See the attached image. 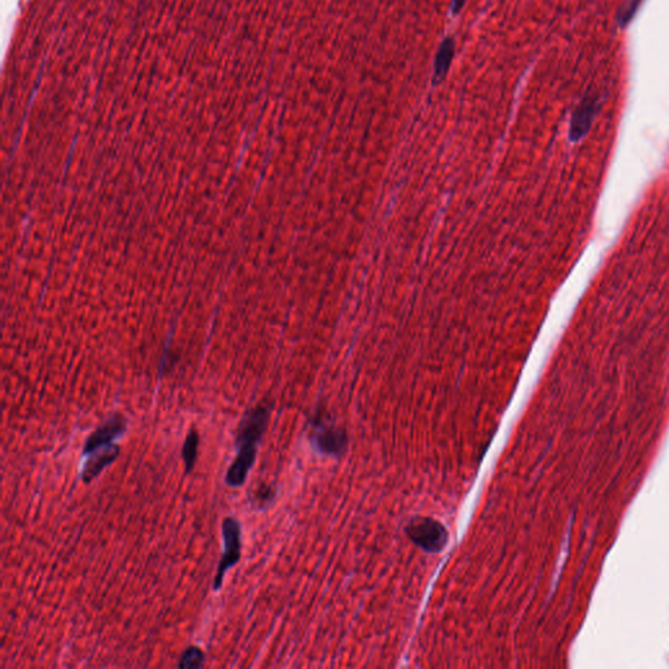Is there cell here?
Here are the masks:
<instances>
[{
	"label": "cell",
	"mask_w": 669,
	"mask_h": 669,
	"mask_svg": "<svg viewBox=\"0 0 669 669\" xmlns=\"http://www.w3.org/2000/svg\"><path fill=\"white\" fill-rule=\"evenodd\" d=\"M206 663V655L202 651V648L191 646L186 648V651L182 654L181 660L178 663L180 668H202Z\"/></svg>",
	"instance_id": "cell-10"
},
{
	"label": "cell",
	"mask_w": 669,
	"mask_h": 669,
	"mask_svg": "<svg viewBox=\"0 0 669 669\" xmlns=\"http://www.w3.org/2000/svg\"><path fill=\"white\" fill-rule=\"evenodd\" d=\"M464 3H465V0H454V1H452V7H451L452 14H459L460 10H461V8H463V5H464Z\"/></svg>",
	"instance_id": "cell-13"
},
{
	"label": "cell",
	"mask_w": 669,
	"mask_h": 669,
	"mask_svg": "<svg viewBox=\"0 0 669 669\" xmlns=\"http://www.w3.org/2000/svg\"><path fill=\"white\" fill-rule=\"evenodd\" d=\"M455 54V42L452 38H446L441 43V47L435 56V64H434V79L433 84L438 85L442 83L446 77L448 69L451 66L452 58Z\"/></svg>",
	"instance_id": "cell-8"
},
{
	"label": "cell",
	"mask_w": 669,
	"mask_h": 669,
	"mask_svg": "<svg viewBox=\"0 0 669 669\" xmlns=\"http://www.w3.org/2000/svg\"><path fill=\"white\" fill-rule=\"evenodd\" d=\"M347 435L330 425H319L313 434V445L327 455H340L347 447Z\"/></svg>",
	"instance_id": "cell-7"
},
{
	"label": "cell",
	"mask_w": 669,
	"mask_h": 669,
	"mask_svg": "<svg viewBox=\"0 0 669 669\" xmlns=\"http://www.w3.org/2000/svg\"><path fill=\"white\" fill-rule=\"evenodd\" d=\"M197 447H199V434L195 429H193L186 435L184 443L182 447V458H183V463H184L186 474H190L195 467L196 459H197Z\"/></svg>",
	"instance_id": "cell-9"
},
{
	"label": "cell",
	"mask_w": 669,
	"mask_h": 669,
	"mask_svg": "<svg viewBox=\"0 0 669 669\" xmlns=\"http://www.w3.org/2000/svg\"><path fill=\"white\" fill-rule=\"evenodd\" d=\"M119 446L117 443H112L108 446L99 447L95 451L83 455L85 460L80 471V477L85 484L92 483L96 477L102 474L105 468L112 465V463L119 457Z\"/></svg>",
	"instance_id": "cell-5"
},
{
	"label": "cell",
	"mask_w": 669,
	"mask_h": 669,
	"mask_svg": "<svg viewBox=\"0 0 669 669\" xmlns=\"http://www.w3.org/2000/svg\"><path fill=\"white\" fill-rule=\"evenodd\" d=\"M125 430H127V419L125 416L119 413H114L86 438L84 443L83 455H86L99 447L115 443L117 439L125 435Z\"/></svg>",
	"instance_id": "cell-4"
},
{
	"label": "cell",
	"mask_w": 669,
	"mask_h": 669,
	"mask_svg": "<svg viewBox=\"0 0 669 669\" xmlns=\"http://www.w3.org/2000/svg\"><path fill=\"white\" fill-rule=\"evenodd\" d=\"M271 409L259 405L250 409L238 425L236 435V458L225 474V483L230 488H241L255 464L258 447L268 428Z\"/></svg>",
	"instance_id": "cell-1"
},
{
	"label": "cell",
	"mask_w": 669,
	"mask_h": 669,
	"mask_svg": "<svg viewBox=\"0 0 669 669\" xmlns=\"http://www.w3.org/2000/svg\"><path fill=\"white\" fill-rule=\"evenodd\" d=\"M406 536L428 553H439L446 548L448 533L446 527L428 516H416L405 527Z\"/></svg>",
	"instance_id": "cell-2"
},
{
	"label": "cell",
	"mask_w": 669,
	"mask_h": 669,
	"mask_svg": "<svg viewBox=\"0 0 669 669\" xmlns=\"http://www.w3.org/2000/svg\"><path fill=\"white\" fill-rule=\"evenodd\" d=\"M256 496H258V503H260V506H262L263 503L272 501L273 490L271 488H263V490L260 489V490H258Z\"/></svg>",
	"instance_id": "cell-12"
},
{
	"label": "cell",
	"mask_w": 669,
	"mask_h": 669,
	"mask_svg": "<svg viewBox=\"0 0 669 669\" xmlns=\"http://www.w3.org/2000/svg\"><path fill=\"white\" fill-rule=\"evenodd\" d=\"M221 536H223V556L219 562L217 572L215 575L213 589H221L223 578L226 572L233 569L241 561L242 553V528L241 523L234 516H226L221 524Z\"/></svg>",
	"instance_id": "cell-3"
},
{
	"label": "cell",
	"mask_w": 669,
	"mask_h": 669,
	"mask_svg": "<svg viewBox=\"0 0 669 669\" xmlns=\"http://www.w3.org/2000/svg\"><path fill=\"white\" fill-rule=\"evenodd\" d=\"M599 106V98L595 95H588L582 99V102L578 105V108L572 114V123H570L572 141H579L585 138V134L589 131L591 125L595 121Z\"/></svg>",
	"instance_id": "cell-6"
},
{
	"label": "cell",
	"mask_w": 669,
	"mask_h": 669,
	"mask_svg": "<svg viewBox=\"0 0 669 669\" xmlns=\"http://www.w3.org/2000/svg\"><path fill=\"white\" fill-rule=\"evenodd\" d=\"M641 1L642 0H631V1H630V4L627 5V10L624 11V14H622V17H621V21H622V24H627V23H629V20H630V19H631V17L634 16V14H635V11L638 10V7H640V4H641Z\"/></svg>",
	"instance_id": "cell-11"
}]
</instances>
